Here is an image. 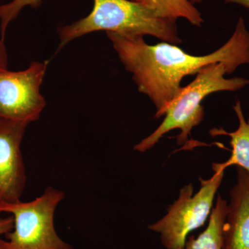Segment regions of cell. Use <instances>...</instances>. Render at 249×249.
<instances>
[{
  "mask_svg": "<svg viewBox=\"0 0 249 249\" xmlns=\"http://www.w3.org/2000/svg\"><path fill=\"white\" fill-rule=\"evenodd\" d=\"M14 227V219L13 216L0 218V235H6L11 231Z\"/></svg>",
  "mask_w": 249,
  "mask_h": 249,
  "instance_id": "cell-13",
  "label": "cell"
},
{
  "mask_svg": "<svg viewBox=\"0 0 249 249\" xmlns=\"http://www.w3.org/2000/svg\"><path fill=\"white\" fill-rule=\"evenodd\" d=\"M150 9L157 17L176 21L183 18L192 25L201 27L204 22L196 4L204 0H133Z\"/></svg>",
  "mask_w": 249,
  "mask_h": 249,
  "instance_id": "cell-10",
  "label": "cell"
},
{
  "mask_svg": "<svg viewBox=\"0 0 249 249\" xmlns=\"http://www.w3.org/2000/svg\"><path fill=\"white\" fill-rule=\"evenodd\" d=\"M231 74L229 67L224 62L211 64L196 73L190 84L181 87L164 113L160 125L146 138L134 147L139 152H145L155 146L165 134L173 129H180L177 136L178 145L188 142L192 129L204 121L205 112L201 103L212 93L218 91H236L249 85V80L243 77L225 78Z\"/></svg>",
  "mask_w": 249,
  "mask_h": 249,
  "instance_id": "cell-3",
  "label": "cell"
},
{
  "mask_svg": "<svg viewBox=\"0 0 249 249\" xmlns=\"http://www.w3.org/2000/svg\"><path fill=\"white\" fill-rule=\"evenodd\" d=\"M64 192L48 187L42 196L29 202L0 205V213L11 214L14 227L0 238V249H74L59 237L54 214L65 198Z\"/></svg>",
  "mask_w": 249,
  "mask_h": 249,
  "instance_id": "cell-4",
  "label": "cell"
},
{
  "mask_svg": "<svg viewBox=\"0 0 249 249\" xmlns=\"http://www.w3.org/2000/svg\"><path fill=\"white\" fill-rule=\"evenodd\" d=\"M42 1L43 0H12L9 3L0 5V31L1 40H4L8 27L18 18L23 9L27 6L38 7Z\"/></svg>",
  "mask_w": 249,
  "mask_h": 249,
  "instance_id": "cell-12",
  "label": "cell"
},
{
  "mask_svg": "<svg viewBox=\"0 0 249 249\" xmlns=\"http://www.w3.org/2000/svg\"><path fill=\"white\" fill-rule=\"evenodd\" d=\"M48 63L32 62L19 71L0 67V119L30 124L40 118L46 106L40 86Z\"/></svg>",
  "mask_w": 249,
  "mask_h": 249,
  "instance_id": "cell-6",
  "label": "cell"
},
{
  "mask_svg": "<svg viewBox=\"0 0 249 249\" xmlns=\"http://www.w3.org/2000/svg\"><path fill=\"white\" fill-rule=\"evenodd\" d=\"M232 108L238 119L237 129L233 132H227L222 127L213 128L210 130V134L213 137L229 136L231 138V156L227 161L219 163L224 169L235 165L249 173V119L247 121L245 119L240 100L236 101Z\"/></svg>",
  "mask_w": 249,
  "mask_h": 249,
  "instance_id": "cell-9",
  "label": "cell"
},
{
  "mask_svg": "<svg viewBox=\"0 0 249 249\" xmlns=\"http://www.w3.org/2000/svg\"><path fill=\"white\" fill-rule=\"evenodd\" d=\"M228 203L219 195L212 209L208 227L196 238L190 237L182 249H223V231Z\"/></svg>",
  "mask_w": 249,
  "mask_h": 249,
  "instance_id": "cell-11",
  "label": "cell"
},
{
  "mask_svg": "<svg viewBox=\"0 0 249 249\" xmlns=\"http://www.w3.org/2000/svg\"><path fill=\"white\" fill-rule=\"evenodd\" d=\"M107 36L124 68L132 73L139 92L155 105L156 118L164 115L185 77L196 75L205 67L217 62L225 63L231 74L241 65L249 64V31L242 17L229 40L204 55L186 53L169 42L150 45L142 36L111 32H107Z\"/></svg>",
  "mask_w": 249,
  "mask_h": 249,
  "instance_id": "cell-1",
  "label": "cell"
},
{
  "mask_svg": "<svg viewBox=\"0 0 249 249\" xmlns=\"http://www.w3.org/2000/svg\"><path fill=\"white\" fill-rule=\"evenodd\" d=\"M98 31L124 36H151L174 45L182 42L176 21L157 17L133 0H93L92 11L88 16L59 29L58 50L75 39Z\"/></svg>",
  "mask_w": 249,
  "mask_h": 249,
  "instance_id": "cell-2",
  "label": "cell"
},
{
  "mask_svg": "<svg viewBox=\"0 0 249 249\" xmlns=\"http://www.w3.org/2000/svg\"><path fill=\"white\" fill-rule=\"evenodd\" d=\"M223 249H249V173L239 166L228 204Z\"/></svg>",
  "mask_w": 249,
  "mask_h": 249,
  "instance_id": "cell-8",
  "label": "cell"
},
{
  "mask_svg": "<svg viewBox=\"0 0 249 249\" xmlns=\"http://www.w3.org/2000/svg\"><path fill=\"white\" fill-rule=\"evenodd\" d=\"M29 123L0 119V205L20 201L27 183L21 144Z\"/></svg>",
  "mask_w": 249,
  "mask_h": 249,
  "instance_id": "cell-7",
  "label": "cell"
},
{
  "mask_svg": "<svg viewBox=\"0 0 249 249\" xmlns=\"http://www.w3.org/2000/svg\"><path fill=\"white\" fill-rule=\"evenodd\" d=\"M226 4H235L249 9V0H225Z\"/></svg>",
  "mask_w": 249,
  "mask_h": 249,
  "instance_id": "cell-15",
  "label": "cell"
},
{
  "mask_svg": "<svg viewBox=\"0 0 249 249\" xmlns=\"http://www.w3.org/2000/svg\"><path fill=\"white\" fill-rule=\"evenodd\" d=\"M214 175L209 179L200 180V189L193 194L192 183L181 188L179 196L168 208L164 217L149 226V229L160 234L166 249L184 248L187 236L204 225L211 214L216 193L222 184L225 169L213 163Z\"/></svg>",
  "mask_w": 249,
  "mask_h": 249,
  "instance_id": "cell-5",
  "label": "cell"
},
{
  "mask_svg": "<svg viewBox=\"0 0 249 249\" xmlns=\"http://www.w3.org/2000/svg\"><path fill=\"white\" fill-rule=\"evenodd\" d=\"M0 67L6 69L8 67L7 51L5 46L4 40L1 39H0Z\"/></svg>",
  "mask_w": 249,
  "mask_h": 249,
  "instance_id": "cell-14",
  "label": "cell"
}]
</instances>
